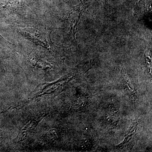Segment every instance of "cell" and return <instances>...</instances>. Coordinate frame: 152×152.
<instances>
[{"mask_svg": "<svg viewBox=\"0 0 152 152\" xmlns=\"http://www.w3.org/2000/svg\"><path fill=\"white\" fill-rule=\"evenodd\" d=\"M74 76L69 74L54 83H45L40 85L34 91L35 98L42 96L58 94L62 91L68 83L73 79Z\"/></svg>", "mask_w": 152, "mask_h": 152, "instance_id": "obj_1", "label": "cell"}, {"mask_svg": "<svg viewBox=\"0 0 152 152\" xmlns=\"http://www.w3.org/2000/svg\"><path fill=\"white\" fill-rule=\"evenodd\" d=\"M140 121V120L137 119L132 121L130 126L124 140L116 146L117 149L121 150H130L133 148L137 142Z\"/></svg>", "mask_w": 152, "mask_h": 152, "instance_id": "obj_2", "label": "cell"}, {"mask_svg": "<svg viewBox=\"0 0 152 152\" xmlns=\"http://www.w3.org/2000/svg\"><path fill=\"white\" fill-rule=\"evenodd\" d=\"M20 33L28 39L37 45L47 49H50L49 42L43 33L36 29L25 28L20 29Z\"/></svg>", "mask_w": 152, "mask_h": 152, "instance_id": "obj_3", "label": "cell"}, {"mask_svg": "<svg viewBox=\"0 0 152 152\" xmlns=\"http://www.w3.org/2000/svg\"><path fill=\"white\" fill-rule=\"evenodd\" d=\"M121 115L119 110L113 103L109 104L104 110V122L106 126L110 129H114L119 124Z\"/></svg>", "mask_w": 152, "mask_h": 152, "instance_id": "obj_4", "label": "cell"}, {"mask_svg": "<svg viewBox=\"0 0 152 152\" xmlns=\"http://www.w3.org/2000/svg\"><path fill=\"white\" fill-rule=\"evenodd\" d=\"M122 83L124 88L126 90L132 102L135 105L138 99L137 88L134 81L128 76L124 69L121 71Z\"/></svg>", "mask_w": 152, "mask_h": 152, "instance_id": "obj_5", "label": "cell"}, {"mask_svg": "<svg viewBox=\"0 0 152 152\" xmlns=\"http://www.w3.org/2000/svg\"><path fill=\"white\" fill-rule=\"evenodd\" d=\"M45 116V114L41 115L34 118L26 124L19 132L17 138V141L18 142L24 140L25 137L27 136L28 134L35 129L39 123L44 118Z\"/></svg>", "mask_w": 152, "mask_h": 152, "instance_id": "obj_6", "label": "cell"}, {"mask_svg": "<svg viewBox=\"0 0 152 152\" xmlns=\"http://www.w3.org/2000/svg\"><path fill=\"white\" fill-rule=\"evenodd\" d=\"M93 96L92 94L83 95L79 96L74 102V110L78 111H83L86 110L89 105Z\"/></svg>", "mask_w": 152, "mask_h": 152, "instance_id": "obj_7", "label": "cell"}, {"mask_svg": "<svg viewBox=\"0 0 152 152\" xmlns=\"http://www.w3.org/2000/svg\"><path fill=\"white\" fill-rule=\"evenodd\" d=\"M24 6V0H8L1 5L2 9L9 12H14V11L19 10Z\"/></svg>", "mask_w": 152, "mask_h": 152, "instance_id": "obj_8", "label": "cell"}, {"mask_svg": "<svg viewBox=\"0 0 152 152\" xmlns=\"http://www.w3.org/2000/svg\"><path fill=\"white\" fill-rule=\"evenodd\" d=\"M94 140L92 138L89 137H86V138L82 140L81 143V148L83 151H88L91 149L94 145Z\"/></svg>", "mask_w": 152, "mask_h": 152, "instance_id": "obj_9", "label": "cell"}]
</instances>
